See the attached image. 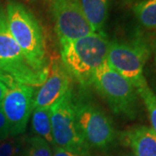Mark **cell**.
<instances>
[{
  "mask_svg": "<svg viewBox=\"0 0 156 156\" xmlns=\"http://www.w3.org/2000/svg\"><path fill=\"white\" fill-rule=\"evenodd\" d=\"M110 41L104 31L92 32L62 44L61 62L70 78L83 89L92 85L97 69L106 62Z\"/></svg>",
  "mask_w": 156,
  "mask_h": 156,
  "instance_id": "cell-1",
  "label": "cell"
},
{
  "mask_svg": "<svg viewBox=\"0 0 156 156\" xmlns=\"http://www.w3.org/2000/svg\"><path fill=\"white\" fill-rule=\"evenodd\" d=\"M5 11L8 28L29 63L37 72L48 76L50 63L38 21L31 11L16 1H10Z\"/></svg>",
  "mask_w": 156,
  "mask_h": 156,
  "instance_id": "cell-2",
  "label": "cell"
},
{
  "mask_svg": "<svg viewBox=\"0 0 156 156\" xmlns=\"http://www.w3.org/2000/svg\"><path fill=\"white\" fill-rule=\"evenodd\" d=\"M47 77L30 66L8 28L5 11L0 7V82L7 88L19 84L38 88Z\"/></svg>",
  "mask_w": 156,
  "mask_h": 156,
  "instance_id": "cell-3",
  "label": "cell"
},
{
  "mask_svg": "<svg viewBox=\"0 0 156 156\" xmlns=\"http://www.w3.org/2000/svg\"><path fill=\"white\" fill-rule=\"evenodd\" d=\"M92 85L114 114L130 120L138 115L140 103L136 89L106 62L95 71Z\"/></svg>",
  "mask_w": 156,
  "mask_h": 156,
  "instance_id": "cell-4",
  "label": "cell"
},
{
  "mask_svg": "<svg viewBox=\"0 0 156 156\" xmlns=\"http://www.w3.org/2000/svg\"><path fill=\"white\" fill-rule=\"evenodd\" d=\"M75 96L70 89L50 107L52 137L55 147L78 154L88 155L90 147L78 126Z\"/></svg>",
  "mask_w": 156,
  "mask_h": 156,
  "instance_id": "cell-5",
  "label": "cell"
},
{
  "mask_svg": "<svg viewBox=\"0 0 156 156\" xmlns=\"http://www.w3.org/2000/svg\"><path fill=\"white\" fill-rule=\"evenodd\" d=\"M150 54L149 45L142 39L129 42L113 41L108 47L106 62L136 89L147 83L143 71Z\"/></svg>",
  "mask_w": 156,
  "mask_h": 156,
  "instance_id": "cell-6",
  "label": "cell"
},
{
  "mask_svg": "<svg viewBox=\"0 0 156 156\" xmlns=\"http://www.w3.org/2000/svg\"><path fill=\"white\" fill-rule=\"evenodd\" d=\"M78 126L89 147L107 150L116 140L111 120L98 106L84 97L75 96Z\"/></svg>",
  "mask_w": 156,
  "mask_h": 156,
  "instance_id": "cell-7",
  "label": "cell"
},
{
  "mask_svg": "<svg viewBox=\"0 0 156 156\" xmlns=\"http://www.w3.org/2000/svg\"><path fill=\"white\" fill-rule=\"evenodd\" d=\"M50 5L60 44L94 32L84 15L80 0H52Z\"/></svg>",
  "mask_w": 156,
  "mask_h": 156,
  "instance_id": "cell-8",
  "label": "cell"
},
{
  "mask_svg": "<svg viewBox=\"0 0 156 156\" xmlns=\"http://www.w3.org/2000/svg\"><path fill=\"white\" fill-rule=\"evenodd\" d=\"M36 89L29 85H16L8 88L1 108L10 128V137L23 135L34 109Z\"/></svg>",
  "mask_w": 156,
  "mask_h": 156,
  "instance_id": "cell-9",
  "label": "cell"
},
{
  "mask_svg": "<svg viewBox=\"0 0 156 156\" xmlns=\"http://www.w3.org/2000/svg\"><path fill=\"white\" fill-rule=\"evenodd\" d=\"M70 89V76L61 60H55L50 65L49 75L44 83L36 89L34 108H50Z\"/></svg>",
  "mask_w": 156,
  "mask_h": 156,
  "instance_id": "cell-10",
  "label": "cell"
},
{
  "mask_svg": "<svg viewBox=\"0 0 156 156\" xmlns=\"http://www.w3.org/2000/svg\"><path fill=\"white\" fill-rule=\"evenodd\" d=\"M121 140L134 156H156V134L151 128L138 126L125 130Z\"/></svg>",
  "mask_w": 156,
  "mask_h": 156,
  "instance_id": "cell-11",
  "label": "cell"
},
{
  "mask_svg": "<svg viewBox=\"0 0 156 156\" xmlns=\"http://www.w3.org/2000/svg\"><path fill=\"white\" fill-rule=\"evenodd\" d=\"M80 4L93 31H103L108 16L109 0H80Z\"/></svg>",
  "mask_w": 156,
  "mask_h": 156,
  "instance_id": "cell-12",
  "label": "cell"
},
{
  "mask_svg": "<svg viewBox=\"0 0 156 156\" xmlns=\"http://www.w3.org/2000/svg\"><path fill=\"white\" fill-rule=\"evenodd\" d=\"M31 128L34 135L44 139L55 147L51 130L50 108H34L31 113Z\"/></svg>",
  "mask_w": 156,
  "mask_h": 156,
  "instance_id": "cell-13",
  "label": "cell"
},
{
  "mask_svg": "<svg viewBox=\"0 0 156 156\" xmlns=\"http://www.w3.org/2000/svg\"><path fill=\"white\" fill-rule=\"evenodd\" d=\"M134 15L145 28L156 30V0H143L134 5Z\"/></svg>",
  "mask_w": 156,
  "mask_h": 156,
  "instance_id": "cell-14",
  "label": "cell"
},
{
  "mask_svg": "<svg viewBox=\"0 0 156 156\" xmlns=\"http://www.w3.org/2000/svg\"><path fill=\"white\" fill-rule=\"evenodd\" d=\"M139 96L141 98L148 114L151 123V129L156 134V94L147 84V82L136 89Z\"/></svg>",
  "mask_w": 156,
  "mask_h": 156,
  "instance_id": "cell-15",
  "label": "cell"
},
{
  "mask_svg": "<svg viewBox=\"0 0 156 156\" xmlns=\"http://www.w3.org/2000/svg\"><path fill=\"white\" fill-rule=\"evenodd\" d=\"M26 136L10 137L0 142V156H22L26 150Z\"/></svg>",
  "mask_w": 156,
  "mask_h": 156,
  "instance_id": "cell-16",
  "label": "cell"
},
{
  "mask_svg": "<svg viewBox=\"0 0 156 156\" xmlns=\"http://www.w3.org/2000/svg\"><path fill=\"white\" fill-rule=\"evenodd\" d=\"M26 150L27 156H53V151L50 144L44 139L37 135L26 137Z\"/></svg>",
  "mask_w": 156,
  "mask_h": 156,
  "instance_id": "cell-17",
  "label": "cell"
},
{
  "mask_svg": "<svg viewBox=\"0 0 156 156\" xmlns=\"http://www.w3.org/2000/svg\"><path fill=\"white\" fill-rule=\"evenodd\" d=\"M10 138V128L5 114L0 107V142Z\"/></svg>",
  "mask_w": 156,
  "mask_h": 156,
  "instance_id": "cell-18",
  "label": "cell"
},
{
  "mask_svg": "<svg viewBox=\"0 0 156 156\" xmlns=\"http://www.w3.org/2000/svg\"><path fill=\"white\" fill-rule=\"evenodd\" d=\"M53 156H87V155L78 154H76V153H72V152L64 150V149H62V148L55 147H54V151H53Z\"/></svg>",
  "mask_w": 156,
  "mask_h": 156,
  "instance_id": "cell-19",
  "label": "cell"
},
{
  "mask_svg": "<svg viewBox=\"0 0 156 156\" xmlns=\"http://www.w3.org/2000/svg\"><path fill=\"white\" fill-rule=\"evenodd\" d=\"M7 89H8V88L6 87L5 85L0 82V107H1V104H2V101L4 100V97L5 95Z\"/></svg>",
  "mask_w": 156,
  "mask_h": 156,
  "instance_id": "cell-20",
  "label": "cell"
},
{
  "mask_svg": "<svg viewBox=\"0 0 156 156\" xmlns=\"http://www.w3.org/2000/svg\"><path fill=\"white\" fill-rule=\"evenodd\" d=\"M154 64L156 66V40L154 44Z\"/></svg>",
  "mask_w": 156,
  "mask_h": 156,
  "instance_id": "cell-21",
  "label": "cell"
},
{
  "mask_svg": "<svg viewBox=\"0 0 156 156\" xmlns=\"http://www.w3.org/2000/svg\"><path fill=\"white\" fill-rule=\"evenodd\" d=\"M152 86H153V90H154L156 92V77L153 78L152 80Z\"/></svg>",
  "mask_w": 156,
  "mask_h": 156,
  "instance_id": "cell-22",
  "label": "cell"
},
{
  "mask_svg": "<svg viewBox=\"0 0 156 156\" xmlns=\"http://www.w3.org/2000/svg\"><path fill=\"white\" fill-rule=\"evenodd\" d=\"M124 156H134V155L132 154V153H127V154H126Z\"/></svg>",
  "mask_w": 156,
  "mask_h": 156,
  "instance_id": "cell-23",
  "label": "cell"
},
{
  "mask_svg": "<svg viewBox=\"0 0 156 156\" xmlns=\"http://www.w3.org/2000/svg\"><path fill=\"white\" fill-rule=\"evenodd\" d=\"M127 2H128V3H130V2H133L134 0H126Z\"/></svg>",
  "mask_w": 156,
  "mask_h": 156,
  "instance_id": "cell-24",
  "label": "cell"
},
{
  "mask_svg": "<svg viewBox=\"0 0 156 156\" xmlns=\"http://www.w3.org/2000/svg\"><path fill=\"white\" fill-rule=\"evenodd\" d=\"M22 156H27V154H26V153H24V154H23Z\"/></svg>",
  "mask_w": 156,
  "mask_h": 156,
  "instance_id": "cell-25",
  "label": "cell"
},
{
  "mask_svg": "<svg viewBox=\"0 0 156 156\" xmlns=\"http://www.w3.org/2000/svg\"><path fill=\"white\" fill-rule=\"evenodd\" d=\"M24 1H26V2H30V0H24Z\"/></svg>",
  "mask_w": 156,
  "mask_h": 156,
  "instance_id": "cell-26",
  "label": "cell"
},
{
  "mask_svg": "<svg viewBox=\"0 0 156 156\" xmlns=\"http://www.w3.org/2000/svg\"><path fill=\"white\" fill-rule=\"evenodd\" d=\"M49 1H50V2H51V1H52V0H49Z\"/></svg>",
  "mask_w": 156,
  "mask_h": 156,
  "instance_id": "cell-27",
  "label": "cell"
}]
</instances>
